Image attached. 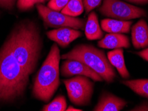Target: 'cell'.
Listing matches in <instances>:
<instances>
[{"mask_svg":"<svg viewBox=\"0 0 148 111\" xmlns=\"http://www.w3.org/2000/svg\"><path fill=\"white\" fill-rule=\"evenodd\" d=\"M108 59L111 65L117 69L121 77L123 79L130 78V75L126 68L122 48H117L112 51L108 52Z\"/></svg>","mask_w":148,"mask_h":111,"instance_id":"4fadbf2b","label":"cell"},{"mask_svg":"<svg viewBox=\"0 0 148 111\" xmlns=\"http://www.w3.org/2000/svg\"><path fill=\"white\" fill-rule=\"evenodd\" d=\"M130 110L133 111H148V102H143L137 105Z\"/></svg>","mask_w":148,"mask_h":111,"instance_id":"603a6c76","label":"cell"},{"mask_svg":"<svg viewBox=\"0 0 148 111\" xmlns=\"http://www.w3.org/2000/svg\"><path fill=\"white\" fill-rule=\"evenodd\" d=\"M127 101L114 95L105 92L101 95L97 105L93 108L95 111H119L127 104Z\"/></svg>","mask_w":148,"mask_h":111,"instance_id":"30bf717a","label":"cell"},{"mask_svg":"<svg viewBox=\"0 0 148 111\" xmlns=\"http://www.w3.org/2000/svg\"><path fill=\"white\" fill-rule=\"evenodd\" d=\"M29 75L13 55L6 42L0 51V102H10L24 93Z\"/></svg>","mask_w":148,"mask_h":111,"instance_id":"7a4b0ae2","label":"cell"},{"mask_svg":"<svg viewBox=\"0 0 148 111\" xmlns=\"http://www.w3.org/2000/svg\"><path fill=\"white\" fill-rule=\"evenodd\" d=\"M126 1L132 2V3H137V4H142V3H141V0H126Z\"/></svg>","mask_w":148,"mask_h":111,"instance_id":"484cf974","label":"cell"},{"mask_svg":"<svg viewBox=\"0 0 148 111\" xmlns=\"http://www.w3.org/2000/svg\"><path fill=\"white\" fill-rule=\"evenodd\" d=\"M137 55H138L141 58L143 59L148 61V48L145 49H143L142 51L140 52H138L137 53Z\"/></svg>","mask_w":148,"mask_h":111,"instance_id":"cb8c5ba5","label":"cell"},{"mask_svg":"<svg viewBox=\"0 0 148 111\" xmlns=\"http://www.w3.org/2000/svg\"><path fill=\"white\" fill-rule=\"evenodd\" d=\"M60 58L58 45L53 44L35 79L33 94L36 99L47 102L57 91L60 85Z\"/></svg>","mask_w":148,"mask_h":111,"instance_id":"3957f363","label":"cell"},{"mask_svg":"<svg viewBox=\"0 0 148 111\" xmlns=\"http://www.w3.org/2000/svg\"><path fill=\"white\" fill-rule=\"evenodd\" d=\"M82 32L70 27H60L47 33L49 39L62 47H66L76 39L82 36Z\"/></svg>","mask_w":148,"mask_h":111,"instance_id":"9c48e42d","label":"cell"},{"mask_svg":"<svg viewBox=\"0 0 148 111\" xmlns=\"http://www.w3.org/2000/svg\"><path fill=\"white\" fill-rule=\"evenodd\" d=\"M37 9L43 21L51 27H70L75 29H84L85 21L56 12L48 7L39 3Z\"/></svg>","mask_w":148,"mask_h":111,"instance_id":"52a82bcc","label":"cell"},{"mask_svg":"<svg viewBox=\"0 0 148 111\" xmlns=\"http://www.w3.org/2000/svg\"><path fill=\"white\" fill-rule=\"evenodd\" d=\"M132 21L119 20V19H105L101 22V28L103 31L114 33H129Z\"/></svg>","mask_w":148,"mask_h":111,"instance_id":"5bb4252c","label":"cell"},{"mask_svg":"<svg viewBox=\"0 0 148 111\" xmlns=\"http://www.w3.org/2000/svg\"><path fill=\"white\" fill-rule=\"evenodd\" d=\"M84 10L83 0H69L65 7L61 11L62 14L71 17L80 16Z\"/></svg>","mask_w":148,"mask_h":111,"instance_id":"e0dca14e","label":"cell"},{"mask_svg":"<svg viewBox=\"0 0 148 111\" xmlns=\"http://www.w3.org/2000/svg\"><path fill=\"white\" fill-rule=\"evenodd\" d=\"M66 110H67V111H82V109L74 108V107H73V106H69L68 108H66Z\"/></svg>","mask_w":148,"mask_h":111,"instance_id":"d4e9b609","label":"cell"},{"mask_svg":"<svg viewBox=\"0 0 148 111\" xmlns=\"http://www.w3.org/2000/svg\"><path fill=\"white\" fill-rule=\"evenodd\" d=\"M121 83L136 93V94L148 99V79H135L123 80Z\"/></svg>","mask_w":148,"mask_h":111,"instance_id":"2e32d148","label":"cell"},{"mask_svg":"<svg viewBox=\"0 0 148 111\" xmlns=\"http://www.w3.org/2000/svg\"><path fill=\"white\" fill-rule=\"evenodd\" d=\"M69 0H50L47 7L56 12H60L65 7Z\"/></svg>","mask_w":148,"mask_h":111,"instance_id":"ffe728a7","label":"cell"},{"mask_svg":"<svg viewBox=\"0 0 148 111\" xmlns=\"http://www.w3.org/2000/svg\"><path fill=\"white\" fill-rule=\"evenodd\" d=\"M61 58L63 59H73L79 61L96 72L105 81L108 83L114 81L116 74L114 67L109 61L108 57L101 50L90 45L82 44Z\"/></svg>","mask_w":148,"mask_h":111,"instance_id":"277c9868","label":"cell"},{"mask_svg":"<svg viewBox=\"0 0 148 111\" xmlns=\"http://www.w3.org/2000/svg\"><path fill=\"white\" fill-rule=\"evenodd\" d=\"M85 33L86 37L90 40L100 39L103 35L99 25L97 14L95 12H91L89 15L85 27Z\"/></svg>","mask_w":148,"mask_h":111,"instance_id":"9a60e30c","label":"cell"},{"mask_svg":"<svg viewBox=\"0 0 148 111\" xmlns=\"http://www.w3.org/2000/svg\"><path fill=\"white\" fill-rule=\"evenodd\" d=\"M98 46L104 49H117V48H129L130 47V39L122 33H110L98 42Z\"/></svg>","mask_w":148,"mask_h":111,"instance_id":"7c38bea8","label":"cell"},{"mask_svg":"<svg viewBox=\"0 0 148 111\" xmlns=\"http://www.w3.org/2000/svg\"><path fill=\"white\" fill-rule=\"evenodd\" d=\"M63 77H69L73 75H83L90 78L94 81H103L99 74L79 61L67 59L63 63L61 68Z\"/></svg>","mask_w":148,"mask_h":111,"instance_id":"ba28073f","label":"cell"},{"mask_svg":"<svg viewBox=\"0 0 148 111\" xmlns=\"http://www.w3.org/2000/svg\"><path fill=\"white\" fill-rule=\"evenodd\" d=\"M6 42L25 73L29 75L33 73L42 46L40 32L36 25L32 22L18 25Z\"/></svg>","mask_w":148,"mask_h":111,"instance_id":"6da1fadb","label":"cell"},{"mask_svg":"<svg viewBox=\"0 0 148 111\" xmlns=\"http://www.w3.org/2000/svg\"><path fill=\"white\" fill-rule=\"evenodd\" d=\"M132 43L136 49L148 47V25L143 19H140L132 28Z\"/></svg>","mask_w":148,"mask_h":111,"instance_id":"8fae6325","label":"cell"},{"mask_svg":"<svg viewBox=\"0 0 148 111\" xmlns=\"http://www.w3.org/2000/svg\"><path fill=\"white\" fill-rule=\"evenodd\" d=\"M45 1V0H18L17 5L20 10H27L36 4L43 3Z\"/></svg>","mask_w":148,"mask_h":111,"instance_id":"d6986e66","label":"cell"},{"mask_svg":"<svg viewBox=\"0 0 148 111\" xmlns=\"http://www.w3.org/2000/svg\"><path fill=\"white\" fill-rule=\"evenodd\" d=\"M16 0H0V7L11 10L14 7Z\"/></svg>","mask_w":148,"mask_h":111,"instance_id":"7402d4cb","label":"cell"},{"mask_svg":"<svg viewBox=\"0 0 148 111\" xmlns=\"http://www.w3.org/2000/svg\"><path fill=\"white\" fill-rule=\"evenodd\" d=\"M141 1L142 4H146L148 3V0H141Z\"/></svg>","mask_w":148,"mask_h":111,"instance_id":"4316f807","label":"cell"},{"mask_svg":"<svg viewBox=\"0 0 148 111\" xmlns=\"http://www.w3.org/2000/svg\"><path fill=\"white\" fill-rule=\"evenodd\" d=\"M101 0H83L86 12L90 13L93 9L97 7L101 3Z\"/></svg>","mask_w":148,"mask_h":111,"instance_id":"44dd1931","label":"cell"},{"mask_svg":"<svg viewBox=\"0 0 148 111\" xmlns=\"http://www.w3.org/2000/svg\"><path fill=\"white\" fill-rule=\"evenodd\" d=\"M71 102L77 106L90 104L93 93V82L86 76L78 75L64 80Z\"/></svg>","mask_w":148,"mask_h":111,"instance_id":"5b68a950","label":"cell"},{"mask_svg":"<svg viewBox=\"0 0 148 111\" xmlns=\"http://www.w3.org/2000/svg\"><path fill=\"white\" fill-rule=\"evenodd\" d=\"M99 12L105 16L123 21L147 16L143 9L120 0H103Z\"/></svg>","mask_w":148,"mask_h":111,"instance_id":"8992f818","label":"cell"},{"mask_svg":"<svg viewBox=\"0 0 148 111\" xmlns=\"http://www.w3.org/2000/svg\"><path fill=\"white\" fill-rule=\"evenodd\" d=\"M67 103L64 96H59L51 103L46 104L42 108L43 111H64L66 110Z\"/></svg>","mask_w":148,"mask_h":111,"instance_id":"ac0fdd59","label":"cell"}]
</instances>
